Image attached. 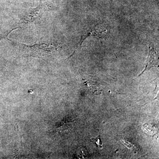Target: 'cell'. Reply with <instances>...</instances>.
<instances>
[{"mask_svg":"<svg viewBox=\"0 0 159 159\" xmlns=\"http://www.w3.org/2000/svg\"><path fill=\"white\" fill-rule=\"evenodd\" d=\"M21 46L29 56L43 58L55 54L61 48L58 43L53 42L39 43L33 45L21 44Z\"/></svg>","mask_w":159,"mask_h":159,"instance_id":"6da1fadb","label":"cell"},{"mask_svg":"<svg viewBox=\"0 0 159 159\" xmlns=\"http://www.w3.org/2000/svg\"><path fill=\"white\" fill-rule=\"evenodd\" d=\"M107 31L104 27L101 25H94L88 27L82 31L81 37L79 42L77 43L76 48L72 54L68 58H70L75 54V52L81 47L83 43L89 36H95L99 39L101 40L106 39L107 38Z\"/></svg>","mask_w":159,"mask_h":159,"instance_id":"7a4b0ae2","label":"cell"},{"mask_svg":"<svg viewBox=\"0 0 159 159\" xmlns=\"http://www.w3.org/2000/svg\"><path fill=\"white\" fill-rule=\"evenodd\" d=\"M51 8V5L49 3H41L37 7L29 9L23 15L21 19V23L29 24L33 22L42 17L43 14Z\"/></svg>","mask_w":159,"mask_h":159,"instance_id":"3957f363","label":"cell"},{"mask_svg":"<svg viewBox=\"0 0 159 159\" xmlns=\"http://www.w3.org/2000/svg\"><path fill=\"white\" fill-rule=\"evenodd\" d=\"M158 66V55L157 53V50L153 46L149 45V52L145 69L142 71L139 76L142 75L145 71L148 70L152 67H157Z\"/></svg>","mask_w":159,"mask_h":159,"instance_id":"277c9868","label":"cell"},{"mask_svg":"<svg viewBox=\"0 0 159 159\" xmlns=\"http://www.w3.org/2000/svg\"><path fill=\"white\" fill-rule=\"evenodd\" d=\"M19 27H16V28H15L14 29H10V30H7L5 31V32H3L2 34H0V41L2 39H8V40L10 41V39L8 38V36L10 33L12 31L16 30V29H19Z\"/></svg>","mask_w":159,"mask_h":159,"instance_id":"5b68a950","label":"cell"},{"mask_svg":"<svg viewBox=\"0 0 159 159\" xmlns=\"http://www.w3.org/2000/svg\"><path fill=\"white\" fill-rule=\"evenodd\" d=\"M92 142H93L94 144H96L97 147H99L100 148H102V142L101 141V139H100V136L99 135V136L97 137L96 139H92Z\"/></svg>","mask_w":159,"mask_h":159,"instance_id":"8992f818","label":"cell"}]
</instances>
